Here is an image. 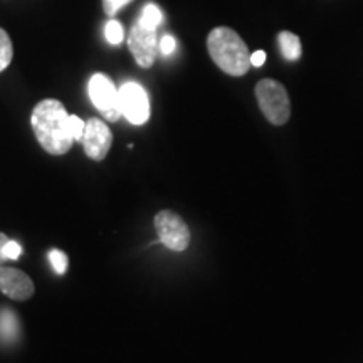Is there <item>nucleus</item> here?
Instances as JSON below:
<instances>
[{
    "label": "nucleus",
    "instance_id": "1",
    "mask_svg": "<svg viewBox=\"0 0 363 363\" xmlns=\"http://www.w3.org/2000/svg\"><path fill=\"white\" fill-rule=\"evenodd\" d=\"M30 126L39 145L49 155H66L74 143L69 128V115L65 104L57 99H43L35 104L30 115Z\"/></svg>",
    "mask_w": 363,
    "mask_h": 363
},
{
    "label": "nucleus",
    "instance_id": "2",
    "mask_svg": "<svg viewBox=\"0 0 363 363\" xmlns=\"http://www.w3.org/2000/svg\"><path fill=\"white\" fill-rule=\"evenodd\" d=\"M207 51L225 74L240 78L251 69V52L242 38L230 27H216L207 35Z\"/></svg>",
    "mask_w": 363,
    "mask_h": 363
},
{
    "label": "nucleus",
    "instance_id": "3",
    "mask_svg": "<svg viewBox=\"0 0 363 363\" xmlns=\"http://www.w3.org/2000/svg\"><path fill=\"white\" fill-rule=\"evenodd\" d=\"M262 115L271 125L283 126L291 116L288 89L276 79H261L254 89Z\"/></svg>",
    "mask_w": 363,
    "mask_h": 363
},
{
    "label": "nucleus",
    "instance_id": "4",
    "mask_svg": "<svg viewBox=\"0 0 363 363\" xmlns=\"http://www.w3.org/2000/svg\"><path fill=\"white\" fill-rule=\"evenodd\" d=\"M155 230L158 240L167 249L182 252L190 244V230L187 222L174 211H160L155 216Z\"/></svg>",
    "mask_w": 363,
    "mask_h": 363
},
{
    "label": "nucleus",
    "instance_id": "5",
    "mask_svg": "<svg viewBox=\"0 0 363 363\" xmlns=\"http://www.w3.org/2000/svg\"><path fill=\"white\" fill-rule=\"evenodd\" d=\"M89 98L96 110L106 118V121L115 123L120 120V91L116 89L110 76L98 72L89 79Z\"/></svg>",
    "mask_w": 363,
    "mask_h": 363
},
{
    "label": "nucleus",
    "instance_id": "6",
    "mask_svg": "<svg viewBox=\"0 0 363 363\" xmlns=\"http://www.w3.org/2000/svg\"><path fill=\"white\" fill-rule=\"evenodd\" d=\"M158 44H160V40H158L157 29H150V27H145L138 22L131 27L128 48L140 67L148 69V67L153 66V62L158 57V52H160V45Z\"/></svg>",
    "mask_w": 363,
    "mask_h": 363
},
{
    "label": "nucleus",
    "instance_id": "7",
    "mask_svg": "<svg viewBox=\"0 0 363 363\" xmlns=\"http://www.w3.org/2000/svg\"><path fill=\"white\" fill-rule=\"evenodd\" d=\"M121 116L131 125H143L150 120V99L147 91L138 83H125L120 88Z\"/></svg>",
    "mask_w": 363,
    "mask_h": 363
},
{
    "label": "nucleus",
    "instance_id": "8",
    "mask_svg": "<svg viewBox=\"0 0 363 363\" xmlns=\"http://www.w3.org/2000/svg\"><path fill=\"white\" fill-rule=\"evenodd\" d=\"M81 143H83L84 153L91 160H104L113 145V133L110 126L99 120V118H91V120L86 121L84 135Z\"/></svg>",
    "mask_w": 363,
    "mask_h": 363
},
{
    "label": "nucleus",
    "instance_id": "9",
    "mask_svg": "<svg viewBox=\"0 0 363 363\" xmlns=\"http://www.w3.org/2000/svg\"><path fill=\"white\" fill-rule=\"evenodd\" d=\"M0 291L13 301H27L34 296L35 286L26 272L0 264Z\"/></svg>",
    "mask_w": 363,
    "mask_h": 363
},
{
    "label": "nucleus",
    "instance_id": "10",
    "mask_svg": "<svg viewBox=\"0 0 363 363\" xmlns=\"http://www.w3.org/2000/svg\"><path fill=\"white\" fill-rule=\"evenodd\" d=\"M278 43L281 54H283L286 61H298L301 57V40L296 34L283 30V33L278 34Z\"/></svg>",
    "mask_w": 363,
    "mask_h": 363
},
{
    "label": "nucleus",
    "instance_id": "11",
    "mask_svg": "<svg viewBox=\"0 0 363 363\" xmlns=\"http://www.w3.org/2000/svg\"><path fill=\"white\" fill-rule=\"evenodd\" d=\"M17 331H19L17 318L9 310H4L2 315H0V340H4V342H12V340L17 337Z\"/></svg>",
    "mask_w": 363,
    "mask_h": 363
},
{
    "label": "nucleus",
    "instance_id": "12",
    "mask_svg": "<svg viewBox=\"0 0 363 363\" xmlns=\"http://www.w3.org/2000/svg\"><path fill=\"white\" fill-rule=\"evenodd\" d=\"M13 57V45L6 30L0 27V72L6 71Z\"/></svg>",
    "mask_w": 363,
    "mask_h": 363
},
{
    "label": "nucleus",
    "instance_id": "13",
    "mask_svg": "<svg viewBox=\"0 0 363 363\" xmlns=\"http://www.w3.org/2000/svg\"><path fill=\"white\" fill-rule=\"evenodd\" d=\"M163 19L162 11L158 9L155 4H148V6L143 7L142 16H140L138 24H142L145 27H150V29H157L158 24H160Z\"/></svg>",
    "mask_w": 363,
    "mask_h": 363
},
{
    "label": "nucleus",
    "instance_id": "14",
    "mask_svg": "<svg viewBox=\"0 0 363 363\" xmlns=\"http://www.w3.org/2000/svg\"><path fill=\"white\" fill-rule=\"evenodd\" d=\"M104 34H106V39L110 40L111 44H121L123 40V26L118 21H110L106 24V29H104Z\"/></svg>",
    "mask_w": 363,
    "mask_h": 363
},
{
    "label": "nucleus",
    "instance_id": "15",
    "mask_svg": "<svg viewBox=\"0 0 363 363\" xmlns=\"http://www.w3.org/2000/svg\"><path fill=\"white\" fill-rule=\"evenodd\" d=\"M49 259H51V264L54 269H56L57 274H65L67 271V266H69V261H67V256L65 252L57 251V249H52L49 252Z\"/></svg>",
    "mask_w": 363,
    "mask_h": 363
},
{
    "label": "nucleus",
    "instance_id": "16",
    "mask_svg": "<svg viewBox=\"0 0 363 363\" xmlns=\"http://www.w3.org/2000/svg\"><path fill=\"white\" fill-rule=\"evenodd\" d=\"M69 128H71V135L74 138V142H81L84 135V128H86V121L81 120L79 116L76 115H69Z\"/></svg>",
    "mask_w": 363,
    "mask_h": 363
},
{
    "label": "nucleus",
    "instance_id": "17",
    "mask_svg": "<svg viewBox=\"0 0 363 363\" xmlns=\"http://www.w3.org/2000/svg\"><path fill=\"white\" fill-rule=\"evenodd\" d=\"M133 2V0H103V11L106 16H116L118 12L121 11L125 6H128V4Z\"/></svg>",
    "mask_w": 363,
    "mask_h": 363
},
{
    "label": "nucleus",
    "instance_id": "18",
    "mask_svg": "<svg viewBox=\"0 0 363 363\" xmlns=\"http://www.w3.org/2000/svg\"><path fill=\"white\" fill-rule=\"evenodd\" d=\"M21 252H22V247L16 242V240H9L6 247H4V256H6L7 261H16L17 257L21 256Z\"/></svg>",
    "mask_w": 363,
    "mask_h": 363
},
{
    "label": "nucleus",
    "instance_id": "19",
    "mask_svg": "<svg viewBox=\"0 0 363 363\" xmlns=\"http://www.w3.org/2000/svg\"><path fill=\"white\" fill-rule=\"evenodd\" d=\"M160 52L163 54V56H170L172 52L175 51V48H177V43H175V39L172 38V35H163V38L160 39Z\"/></svg>",
    "mask_w": 363,
    "mask_h": 363
},
{
    "label": "nucleus",
    "instance_id": "20",
    "mask_svg": "<svg viewBox=\"0 0 363 363\" xmlns=\"http://www.w3.org/2000/svg\"><path fill=\"white\" fill-rule=\"evenodd\" d=\"M266 62V52L264 51H256L251 54V66L261 67Z\"/></svg>",
    "mask_w": 363,
    "mask_h": 363
},
{
    "label": "nucleus",
    "instance_id": "21",
    "mask_svg": "<svg viewBox=\"0 0 363 363\" xmlns=\"http://www.w3.org/2000/svg\"><path fill=\"white\" fill-rule=\"evenodd\" d=\"M9 239L6 234H2L0 233V264H2V262H6L7 259H6V256H4V247H6V244L9 242Z\"/></svg>",
    "mask_w": 363,
    "mask_h": 363
}]
</instances>
